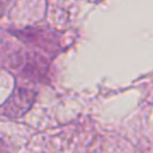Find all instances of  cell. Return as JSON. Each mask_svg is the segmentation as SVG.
<instances>
[{"instance_id": "1", "label": "cell", "mask_w": 153, "mask_h": 153, "mask_svg": "<svg viewBox=\"0 0 153 153\" xmlns=\"http://www.w3.org/2000/svg\"><path fill=\"white\" fill-rule=\"evenodd\" d=\"M12 68L18 69L19 74L26 79L38 82H48V60L36 51H23L14 56Z\"/></svg>"}, {"instance_id": "2", "label": "cell", "mask_w": 153, "mask_h": 153, "mask_svg": "<svg viewBox=\"0 0 153 153\" xmlns=\"http://www.w3.org/2000/svg\"><path fill=\"white\" fill-rule=\"evenodd\" d=\"M37 91L29 86H17L10 98L1 106V112L11 118H18L25 115L33 105Z\"/></svg>"}, {"instance_id": "3", "label": "cell", "mask_w": 153, "mask_h": 153, "mask_svg": "<svg viewBox=\"0 0 153 153\" xmlns=\"http://www.w3.org/2000/svg\"><path fill=\"white\" fill-rule=\"evenodd\" d=\"M25 43L42 49L48 54H56L60 50V39L59 37L48 30L43 29H25L13 32Z\"/></svg>"}, {"instance_id": "4", "label": "cell", "mask_w": 153, "mask_h": 153, "mask_svg": "<svg viewBox=\"0 0 153 153\" xmlns=\"http://www.w3.org/2000/svg\"><path fill=\"white\" fill-rule=\"evenodd\" d=\"M7 5H8V0H0V19L4 16V13L7 8Z\"/></svg>"}, {"instance_id": "5", "label": "cell", "mask_w": 153, "mask_h": 153, "mask_svg": "<svg viewBox=\"0 0 153 153\" xmlns=\"http://www.w3.org/2000/svg\"><path fill=\"white\" fill-rule=\"evenodd\" d=\"M0 153H8V147L4 140L0 139Z\"/></svg>"}]
</instances>
